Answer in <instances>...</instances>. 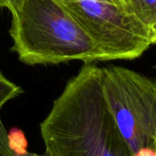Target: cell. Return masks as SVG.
Returning <instances> with one entry per match:
<instances>
[{"label":"cell","instance_id":"obj_1","mask_svg":"<svg viewBox=\"0 0 156 156\" xmlns=\"http://www.w3.org/2000/svg\"><path fill=\"white\" fill-rule=\"evenodd\" d=\"M51 156H133L103 94L102 68L83 64L40 124Z\"/></svg>","mask_w":156,"mask_h":156},{"label":"cell","instance_id":"obj_2","mask_svg":"<svg viewBox=\"0 0 156 156\" xmlns=\"http://www.w3.org/2000/svg\"><path fill=\"white\" fill-rule=\"evenodd\" d=\"M11 16V50L24 64L105 61L94 40L58 0H25Z\"/></svg>","mask_w":156,"mask_h":156},{"label":"cell","instance_id":"obj_3","mask_svg":"<svg viewBox=\"0 0 156 156\" xmlns=\"http://www.w3.org/2000/svg\"><path fill=\"white\" fill-rule=\"evenodd\" d=\"M108 108L133 156H154L156 80L119 66L102 68Z\"/></svg>","mask_w":156,"mask_h":156},{"label":"cell","instance_id":"obj_4","mask_svg":"<svg viewBox=\"0 0 156 156\" xmlns=\"http://www.w3.org/2000/svg\"><path fill=\"white\" fill-rule=\"evenodd\" d=\"M94 40L105 61L133 59L152 45L147 28L108 0H58Z\"/></svg>","mask_w":156,"mask_h":156},{"label":"cell","instance_id":"obj_5","mask_svg":"<svg viewBox=\"0 0 156 156\" xmlns=\"http://www.w3.org/2000/svg\"><path fill=\"white\" fill-rule=\"evenodd\" d=\"M122 7L146 28L156 22V0H124Z\"/></svg>","mask_w":156,"mask_h":156},{"label":"cell","instance_id":"obj_6","mask_svg":"<svg viewBox=\"0 0 156 156\" xmlns=\"http://www.w3.org/2000/svg\"><path fill=\"white\" fill-rule=\"evenodd\" d=\"M23 89L9 80L0 69V112L4 105L23 93Z\"/></svg>","mask_w":156,"mask_h":156},{"label":"cell","instance_id":"obj_7","mask_svg":"<svg viewBox=\"0 0 156 156\" xmlns=\"http://www.w3.org/2000/svg\"><path fill=\"white\" fill-rule=\"evenodd\" d=\"M7 146L16 154H23L27 152V140L23 131L13 128L7 133Z\"/></svg>","mask_w":156,"mask_h":156},{"label":"cell","instance_id":"obj_8","mask_svg":"<svg viewBox=\"0 0 156 156\" xmlns=\"http://www.w3.org/2000/svg\"><path fill=\"white\" fill-rule=\"evenodd\" d=\"M0 156H51L45 152L44 154H37L27 152L23 154H16L13 153L7 146V132L0 118Z\"/></svg>","mask_w":156,"mask_h":156},{"label":"cell","instance_id":"obj_9","mask_svg":"<svg viewBox=\"0 0 156 156\" xmlns=\"http://www.w3.org/2000/svg\"><path fill=\"white\" fill-rule=\"evenodd\" d=\"M25 0H0V8H6L11 12L16 10Z\"/></svg>","mask_w":156,"mask_h":156},{"label":"cell","instance_id":"obj_10","mask_svg":"<svg viewBox=\"0 0 156 156\" xmlns=\"http://www.w3.org/2000/svg\"><path fill=\"white\" fill-rule=\"evenodd\" d=\"M147 32L151 44H156V22L147 28Z\"/></svg>","mask_w":156,"mask_h":156},{"label":"cell","instance_id":"obj_11","mask_svg":"<svg viewBox=\"0 0 156 156\" xmlns=\"http://www.w3.org/2000/svg\"><path fill=\"white\" fill-rule=\"evenodd\" d=\"M108 1H110L111 3H112V4H114V5H118V6H121V7L123 6V2H124V0H108ZM122 8H123V7H122Z\"/></svg>","mask_w":156,"mask_h":156},{"label":"cell","instance_id":"obj_12","mask_svg":"<svg viewBox=\"0 0 156 156\" xmlns=\"http://www.w3.org/2000/svg\"><path fill=\"white\" fill-rule=\"evenodd\" d=\"M154 156H156V147H155V151H154Z\"/></svg>","mask_w":156,"mask_h":156}]
</instances>
